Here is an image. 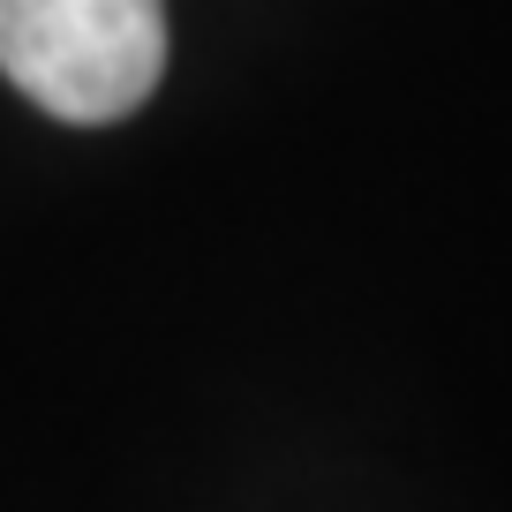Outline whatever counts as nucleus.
Segmentation results:
<instances>
[{"label":"nucleus","instance_id":"nucleus-1","mask_svg":"<svg viewBox=\"0 0 512 512\" xmlns=\"http://www.w3.org/2000/svg\"><path fill=\"white\" fill-rule=\"evenodd\" d=\"M0 76L61 121H121L166 76V0H0Z\"/></svg>","mask_w":512,"mask_h":512}]
</instances>
